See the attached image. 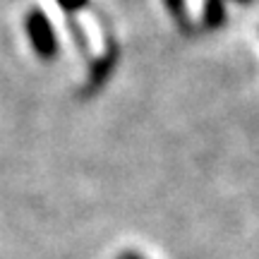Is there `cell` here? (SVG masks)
Here are the masks:
<instances>
[{
  "label": "cell",
  "mask_w": 259,
  "mask_h": 259,
  "mask_svg": "<svg viewBox=\"0 0 259 259\" xmlns=\"http://www.w3.org/2000/svg\"><path fill=\"white\" fill-rule=\"evenodd\" d=\"M24 27H27L29 41H31L34 51L38 53V58H44V60H53V58L58 56V48L60 46H58L56 31H53V27H51V19L46 17V12H44V10H38V8H34L27 15Z\"/></svg>",
  "instance_id": "6da1fadb"
},
{
  "label": "cell",
  "mask_w": 259,
  "mask_h": 259,
  "mask_svg": "<svg viewBox=\"0 0 259 259\" xmlns=\"http://www.w3.org/2000/svg\"><path fill=\"white\" fill-rule=\"evenodd\" d=\"M226 19V8L223 0H204V17L202 24L206 29H219Z\"/></svg>",
  "instance_id": "7a4b0ae2"
},
{
  "label": "cell",
  "mask_w": 259,
  "mask_h": 259,
  "mask_svg": "<svg viewBox=\"0 0 259 259\" xmlns=\"http://www.w3.org/2000/svg\"><path fill=\"white\" fill-rule=\"evenodd\" d=\"M118 51H108V56L103 58L101 63H96L92 67V77H89V87H87V92H92L94 87H99V84L103 82V79H106V77H108V74H111V70H113V65H115V60H118Z\"/></svg>",
  "instance_id": "3957f363"
},
{
  "label": "cell",
  "mask_w": 259,
  "mask_h": 259,
  "mask_svg": "<svg viewBox=\"0 0 259 259\" xmlns=\"http://www.w3.org/2000/svg\"><path fill=\"white\" fill-rule=\"evenodd\" d=\"M163 5L170 12V17L178 22V27L183 31H190V22H187V15H185V0H163Z\"/></svg>",
  "instance_id": "277c9868"
},
{
  "label": "cell",
  "mask_w": 259,
  "mask_h": 259,
  "mask_svg": "<svg viewBox=\"0 0 259 259\" xmlns=\"http://www.w3.org/2000/svg\"><path fill=\"white\" fill-rule=\"evenodd\" d=\"M60 3V8L67 10V12H77V10H82L87 5V0H58Z\"/></svg>",
  "instance_id": "5b68a950"
},
{
  "label": "cell",
  "mask_w": 259,
  "mask_h": 259,
  "mask_svg": "<svg viewBox=\"0 0 259 259\" xmlns=\"http://www.w3.org/2000/svg\"><path fill=\"white\" fill-rule=\"evenodd\" d=\"M118 259H144V257H139L137 252H122Z\"/></svg>",
  "instance_id": "8992f818"
},
{
  "label": "cell",
  "mask_w": 259,
  "mask_h": 259,
  "mask_svg": "<svg viewBox=\"0 0 259 259\" xmlns=\"http://www.w3.org/2000/svg\"><path fill=\"white\" fill-rule=\"evenodd\" d=\"M235 3H242V5H245V3H252V0H235Z\"/></svg>",
  "instance_id": "52a82bcc"
}]
</instances>
